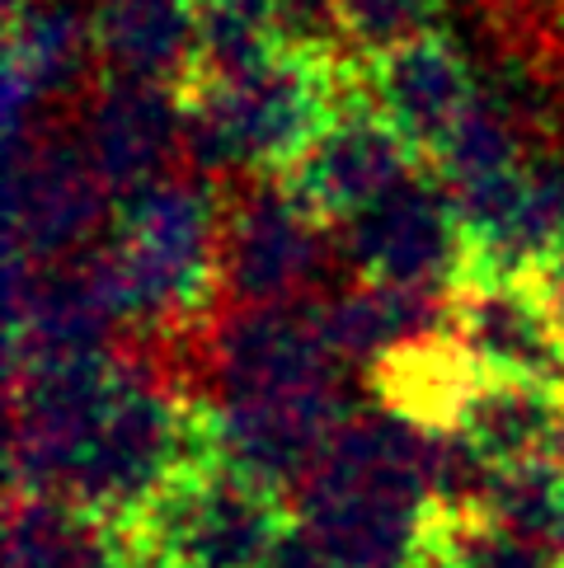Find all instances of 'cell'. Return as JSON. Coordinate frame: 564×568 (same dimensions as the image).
I'll return each instance as SVG.
<instances>
[{
	"label": "cell",
	"instance_id": "cell-1",
	"mask_svg": "<svg viewBox=\"0 0 564 568\" xmlns=\"http://www.w3.org/2000/svg\"><path fill=\"white\" fill-rule=\"evenodd\" d=\"M221 216L226 193L189 174H165L118 202L113 231L90 258L123 329L203 357L221 292Z\"/></svg>",
	"mask_w": 564,
	"mask_h": 568
},
{
	"label": "cell",
	"instance_id": "cell-2",
	"mask_svg": "<svg viewBox=\"0 0 564 568\" xmlns=\"http://www.w3.org/2000/svg\"><path fill=\"white\" fill-rule=\"evenodd\" d=\"M437 507V433L353 409L296 489V521L344 568H414Z\"/></svg>",
	"mask_w": 564,
	"mask_h": 568
},
{
	"label": "cell",
	"instance_id": "cell-3",
	"mask_svg": "<svg viewBox=\"0 0 564 568\" xmlns=\"http://www.w3.org/2000/svg\"><path fill=\"white\" fill-rule=\"evenodd\" d=\"M357 85V62L278 52L231 80L184 85V141L203 174H282L330 128Z\"/></svg>",
	"mask_w": 564,
	"mask_h": 568
},
{
	"label": "cell",
	"instance_id": "cell-4",
	"mask_svg": "<svg viewBox=\"0 0 564 568\" xmlns=\"http://www.w3.org/2000/svg\"><path fill=\"white\" fill-rule=\"evenodd\" d=\"M123 531L155 568H259L288 531V503L235 465L203 460L174 475Z\"/></svg>",
	"mask_w": 564,
	"mask_h": 568
},
{
	"label": "cell",
	"instance_id": "cell-5",
	"mask_svg": "<svg viewBox=\"0 0 564 568\" xmlns=\"http://www.w3.org/2000/svg\"><path fill=\"white\" fill-rule=\"evenodd\" d=\"M123 376V362L109 357H75V362H24L6 367L10 399V452L6 475L10 494H57L67 498L90 456L99 423Z\"/></svg>",
	"mask_w": 564,
	"mask_h": 568
},
{
	"label": "cell",
	"instance_id": "cell-6",
	"mask_svg": "<svg viewBox=\"0 0 564 568\" xmlns=\"http://www.w3.org/2000/svg\"><path fill=\"white\" fill-rule=\"evenodd\" d=\"M109 184L90 165L80 136L43 128L6 146V254L62 263L94 250L113 207Z\"/></svg>",
	"mask_w": 564,
	"mask_h": 568
},
{
	"label": "cell",
	"instance_id": "cell-7",
	"mask_svg": "<svg viewBox=\"0 0 564 568\" xmlns=\"http://www.w3.org/2000/svg\"><path fill=\"white\" fill-rule=\"evenodd\" d=\"M330 263V235L282 174H254L221 216V296L235 306L311 301Z\"/></svg>",
	"mask_w": 564,
	"mask_h": 568
},
{
	"label": "cell",
	"instance_id": "cell-8",
	"mask_svg": "<svg viewBox=\"0 0 564 568\" xmlns=\"http://www.w3.org/2000/svg\"><path fill=\"white\" fill-rule=\"evenodd\" d=\"M203 381L212 385V404L221 399H296V395H339L344 362L325 343L315 320V301L292 306H231L216 315Z\"/></svg>",
	"mask_w": 564,
	"mask_h": 568
},
{
	"label": "cell",
	"instance_id": "cell-9",
	"mask_svg": "<svg viewBox=\"0 0 564 568\" xmlns=\"http://www.w3.org/2000/svg\"><path fill=\"white\" fill-rule=\"evenodd\" d=\"M123 329L90 250L62 263L6 254V367L109 357Z\"/></svg>",
	"mask_w": 564,
	"mask_h": 568
},
{
	"label": "cell",
	"instance_id": "cell-10",
	"mask_svg": "<svg viewBox=\"0 0 564 568\" xmlns=\"http://www.w3.org/2000/svg\"><path fill=\"white\" fill-rule=\"evenodd\" d=\"M344 254L357 277L447 292L466 273V231L447 184L433 170L405 179L376 207L344 221Z\"/></svg>",
	"mask_w": 564,
	"mask_h": 568
},
{
	"label": "cell",
	"instance_id": "cell-11",
	"mask_svg": "<svg viewBox=\"0 0 564 568\" xmlns=\"http://www.w3.org/2000/svg\"><path fill=\"white\" fill-rule=\"evenodd\" d=\"M447 334L494 376L564 390V329L536 273H461L447 287Z\"/></svg>",
	"mask_w": 564,
	"mask_h": 568
},
{
	"label": "cell",
	"instance_id": "cell-12",
	"mask_svg": "<svg viewBox=\"0 0 564 568\" xmlns=\"http://www.w3.org/2000/svg\"><path fill=\"white\" fill-rule=\"evenodd\" d=\"M419 165L423 155L367 104L362 85H353L344 109L330 118V128L311 141L292 170H282V179L306 197V207L325 226L330 221L344 226L414 179Z\"/></svg>",
	"mask_w": 564,
	"mask_h": 568
},
{
	"label": "cell",
	"instance_id": "cell-13",
	"mask_svg": "<svg viewBox=\"0 0 564 568\" xmlns=\"http://www.w3.org/2000/svg\"><path fill=\"white\" fill-rule=\"evenodd\" d=\"M357 85L367 104L423 155V165L480 99L466 52L437 29L357 57Z\"/></svg>",
	"mask_w": 564,
	"mask_h": 568
},
{
	"label": "cell",
	"instance_id": "cell-14",
	"mask_svg": "<svg viewBox=\"0 0 564 568\" xmlns=\"http://www.w3.org/2000/svg\"><path fill=\"white\" fill-rule=\"evenodd\" d=\"M75 136L109 193L123 202L128 193L165 179L174 170V155L189 151L184 99L174 85L109 75L99 90H90Z\"/></svg>",
	"mask_w": 564,
	"mask_h": 568
},
{
	"label": "cell",
	"instance_id": "cell-15",
	"mask_svg": "<svg viewBox=\"0 0 564 568\" xmlns=\"http://www.w3.org/2000/svg\"><path fill=\"white\" fill-rule=\"evenodd\" d=\"M94 52V24L71 0H24L6 10V146L52 128L48 109L80 90Z\"/></svg>",
	"mask_w": 564,
	"mask_h": 568
},
{
	"label": "cell",
	"instance_id": "cell-16",
	"mask_svg": "<svg viewBox=\"0 0 564 568\" xmlns=\"http://www.w3.org/2000/svg\"><path fill=\"white\" fill-rule=\"evenodd\" d=\"M452 433L494 470H508V465H560L564 470V390L480 372Z\"/></svg>",
	"mask_w": 564,
	"mask_h": 568
},
{
	"label": "cell",
	"instance_id": "cell-17",
	"mask_svg": "<svg viewBox=\"0 0 564 568\" xmlns=\"http://www.w3.org/2000/svg\"><path fill=\"white\" fill-rule=\"evenodd\" d=\"M315 320L344 367L372 372L376 362H386L391 353L447 329V292L357 277L353 287L315 301Z\"/></svg>",
	"mask_w": 564,
	"mask_h": 568
},
{
	"label": "cell",
	"instance_id": "cell-18",
	"mask_svg": "<svg viewBox=\"0 0 564 568\" xmlns=\"http://www.w3.org/2000/svg\"><path fill=\"white\" fill-rule=\"evenodd\" d=\"M203 0H94V52L113 80L184 85L198 62Z\"/></svg>",
	"mask_w": 564,
	"mask_h": 568
},
{
	"label": "cell",
	"instance_id": "cell-19",
	"mask_svg": "<svg viewBox=\"0 0 564 568\" xmlns=\"http://www.w3.org/2000/svg\"><path fill=\"white\" fill-rule=\"evenodd\" d=\"M6 568H132L128 531L57 494H10Z\"/></svg>",
	"mask_w": 564,
	"mask_h": 568
},
{
	"label": "cell",
	"instance_id": "cell-20",
	"mask_svg": "<svg viewBox=\"0 0 564 568\" xmlns=\"http://www.w3.org/2000/svg\"><path fill=\"white\" fill-rule=\"evenodd\" d=\"M480 362L461 348V343L442 329L410 343V348L391 353L386 362L372 367V390L376 404L391 409L395 418L414 423L429 433H452V423L466 404L471 385L480 381Z\"/></svg>",
	"mask_w": 564,
	"mask_h": 568
},
{
	"label": "cell",
	"instance_id": "cell-21",
	"mask_svg": "<svg viewBox=\"0 0 564 568\" xmlns=\"http://www.w3.org/2000/svg\"><path fill=\"white\" fill-rule=\"evenodd\" d=\"M414 568H564L551 545L513 531L485 507H433Z\"/></svg>",
	"mask_w": 564,
	"mask_h": 568
},
{
	"label": "cell",
	"instance_id": "cell-22",
	"mask_svg": "<svg viewBox=\"0 0 564 568\" xmlns=\"http://www.w3.org/2000/svg\"><path fill=\"white\" fill-rule=\"evenodd\" d=\"M278 52L288 48L278 38L273 0H203V14H198V62L184 85L231 80L240 71H254Z\"/></svg>",
	"mask_w": 564,
	"mask_h": 568
},
{
	"label": "cell",
	"instance_id": "cell-23",
	"mask_svg": "<svg viewBox=\"0 0 564 568\" xmlns=\"http://www.w3.org/2000/svg\"><path fill=\"white\" fill-rule=\"evenodd\" d=\"M334 6L349 29L353 52L367 57L391 43H405L414 33L437 29V14L447 0H334Z\"/></svg>",
	"mask_w": 564,
	"mask_h": 568
},
{
	"label": "cell",
	"instance_id": "cell-24",
	"mask_svg": "<svg viewBox=\"0 0 564 568\" xmlns=\"http://www.w3.org/2000/svg\"><path fill=\"white\" fill-rule=\"evenodd\" d=\"M259 568H344V564H339L325 545H320L306 526L296 521V526H288V531L278 536V545H273L269 559Z\"/></svg>",
	"mask_w": 564,
	"mask_h": 568
}]
</instances>
